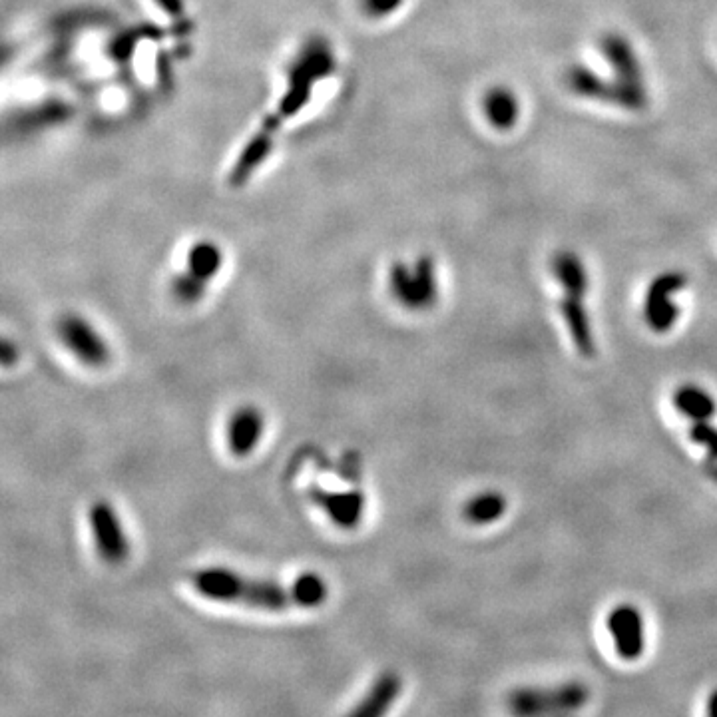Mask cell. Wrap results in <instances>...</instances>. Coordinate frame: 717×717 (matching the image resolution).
I'll return each mask as SVG.
<instances>
[{"label":"cell","mask_w":717,"mask_h":717,"mask_svg":"<svg viewBox=\"0 0 717 717\" xmlns=\"http://www.w3.org/2000/svg\"><path fill=\"white\" fill-rule=\"evenodd\" d=\"M192 584L196 592L208 600L241 604L267 612L317 608L329 594L325 580L311 572L283 584L267 578H251L230 568L212 566L196 570L192 574Z\"/></svg>","instance_id":"cell-1"},{"label":"cell","mask_w":717,"mask_h":717,"mask_svg":"<svg viewBox=\"0 0 717 717\" xmlns=\"http://www.w3.org/2000/svg\"><path fill=\"white\" fill-rule=\"evenodd\" d=\"M333 70H335V54L329 42L319 36L311 38L293 60L289 68L287 88L281 100L277 102L275 112H271L263 120L261 128L271 134H277L281 122L297 116L301 108H305L307 102L311 100L313 86L323 78L331 76Z\"/></svg>","instance_id":"cell-2"},{"label":"cell","mask_w":717,"mask_h":717,"mask_svg":"<svg viewBox=\"0 0 717 717\" xmlns=\"http://www.w3.org/2000/svg\"><path fill=\"white\" fill-rule=\"evenodd\" d=\"M590 700L582 682H564L552 688H518L508 694L506 708L514 717H570Z\"/></svg>","instance_id":"cell-3"},{"label":"cell","mask_w":717,"mask_h":717,"mask_svg":"<svg viewBox=\"0 0 717 717\" xmlns=\"http://www.w3.org/2000/svg\"><path fill=\"white\" fill-rule=\"evenodd\" d=\"M566 86L580 98L598 100L604 104H612L630 112H640L648 106V90L644 88H628L620 82L606 80L594 70L574 64L566 70L564 76Z\"/></svg>","instance_id":"cell-4"},{"label":"cell","mask_w":717,"mask_h":717,"mask_svg":"<svg viewBox=\"0 0 717 717\" xmlns=\"http://www.w3.org/2000/svg\"><path fill=\"white\" fill-rule=\"evenodd\" d=\"M224 263L222 249L212 241H198L188 251L186 267L170 283V291L178 303L194 305L204 297L212 279L220 273Z\"/></svg>","instance_id":"cell-5"},{"label":"cell","mask_w":717,"mask_h":717,"mask_svg":"<svg viewBox=\"0 0 717 717\" xmlns=\"http://www.w3.org/2000/svg\"><path fill=\"white\" fill-rule=\"evenodd\" d=\"M56 335L62 345L84 365L100 369L110 363L112 351L106 339L92 327L86 317L74 311L62 313L56 321Z\"/></svg>","instance_id":"cell-6"},{"label":"cell","mask_w":717,"mask_h":717,"mask_svg":"<svg viewBox=\"0 0 717 717\" xmlns=\"http://www.w3.org/2000/svg\"><path fill=\"white\" fill-rule=\"evenodd\" d=\"M88 520L98 556L112 566L124 564L130 556V538L116 508L108 500H96L88 510Z\"/></svg>","instance_id":"cell-7"},{"label":"cell","mask_w":717,"mask_h":717,"mask_svg":"<svg viewBox=\"0 0 717 717\" xmlns=\"http://www.w3.org/2000/svg\"><path fill=\"white\" fill-rule=\"evenodd\" d=\"M686 283L688 277L680 271H666L650 283L644 303V317L656 333H666L676 325L680 309L672 297L674 293L682 291Z\"/></svg>","instance_id":"cell-8"},{"label":"cell","mask_w":717,"mask_h":717,"mask_svg":"<svg viewBox=\"0 0 717 717\" xmlns=\"http://www.w3.org/2000/svg\"><path fill=\"white\" fill-rule=\"evenodd\" d=\"M305 494L313 504L323 508L327 516L343 530H353L363 520L365 494L361 488H353L347 492H329L317 484H311Z\"/></svg>","instance_id":"cell-9"},{"label":"cell","mask_w":717,"mask_h":717,"mask_svg":"<svg viewBox=\"0 0 717 717\" xmlns=\"http://www.w3.org/2000/svg\"><path fill=\"white\" fill-rule=\"evenodd\" d=\"M608 630L614 638L616 652L622 660H638L646 646L644 634V616L632 604H622L614 608L608 616Z\"/></svg>","instance_id":"cell-10"},{"label":"cell","mask_w":717,"mask_h":717,"mask_svg":"<svg viewBox=\"0 0 717 717\" xmlns=\"http://www.w3.org/2000/svg\"><path fill=\"white\" fill-rule=\"evenodd\" d=\"M600 50H602V56L608 60L616 82H620L628 88H642V90L646 88L640 60L634 52V46L630 44V40L624 34H618V32L606 34L600 40Z\"/></svg>","instance_id":"cell-11"},{"label":"cell","mask_w":717,"mask_h":717,"mask_svg":"<svg viewBox=\"0 0 717 717\" xmlns=\"http://www.w3.org/2000/svg\"><path fill=\"white\" fill-rule=\"evenodd\" d=\"M265 419L253 405H243L228 423V449L239 459L251 455L263 435Z\"/></svg>","instance_id":"cell-12"},{"label":"cell","mask_w":717,"mask_h":717,"mask_svg":"<svg viewBox=\"0 0 717 717\" xmlns=\"http://www.w3.org/2000/svg\"><path fill=\"white\" fill-rule=\"evenodd\" d=\"M403 692V680L397 672H383L359 700V704L345 717H387L393 704Z\"/></svg>","instance_id":"cell-13"},{"label":"cell","mask_w":717,"mask_h":717,"mask_svg":"<svg viewBox=\"0 0 717 717\" xmlns=\"http://www.w3.org/2000/svg\"><path fill=\"white\" fill-rule=\"evenodd\" d=\"M560 311H562V317L566 321V327L570 331L572 343L576 345L578 353L582 357H594L596 341H594V331H592L588 311L582 305V297L566 293L560 299Z\"/></svg>","instance_id":"cell-14"},{"label":"cell","mask_w":717,"mask_h":717,"mask_svg":"<svg viewBox=\"0 0 717 717\" xmlns=\"http://www.w3.org/2000/svg\"><path fill=\"white\" fill-rule=\"evenodd\" d=\"M482 110L488 124L500 132L512 130L520 118V102L516 94L506 86H494L486 90Z\"/></svg>","instance_id":"cell-15"},{"label":"cell","mask_w":717,"mask_h":717,"mask_svg":"<svg viewBox=\"0 0 717 717\" xmlns=\"http://www.w3.org/2000/svg\"><path fill=\"white\" fill-rule=\"evenodd\" d=\"M273 138L275 134L259 128V132H255L249 142L245 144V148L241 150L232 172H230V184L232 186H243L249 182V178L253 176V172L265 162V158L269 156L271 148H273Z\"/></svg>","instance_id":"cell-16"},{"label":"cell","mask_w":717,"mask_h":717,"mask_svg":"<svg viewBox=\"0 0 717 717\" xmlns=\"http://www.w3.org/2000/svg\"><path fill=\"white\" fill-rule=\"evenodd\" d=\"M552 271L568 295L584 297L588 291V273L574 251H558L552 259Z\"/></svg>","instance_id":"cell-17"},{"label":"cell","mask_w":717,"mask_h":717,"mask_svg":"<svg viewBox=\"0 0 717 717\" xmlns=\"http://www.w3.org/2000/svg\"><path fill=\"white\" fill-rule=\"evenodd\" d=\"M674 405L684 417L692 421H708L716 415L717 409L714 397L706 389L696 385L680 387L674 395Z\"/></svg>","instance_id":"cell-18"},{"label":"cell","mask_w":717,"mask_h":717,"mask_svg":"<svg viewBox=\"0 0 717 717\" xmlns=\"http://www.w3.org/2000/svg\"><path fill=\"white\" fill-rule=\"evenodd\" d=\"M413 279H415V299L417 311H425L433 307L439 299V281H437V265L431 255H421L413 263Z\"/></svg>","instance_id":"cell-19"},{"label":"cell","mask_w":717,"mask_h":717,"mask_svg":"<svg viewBox=\"0 0 717 717\" xmlns=\"http://www.w3.org/2000/svg\"><path fill=\"white\" fill-rule=\"evenodd\" d=\"M504 512H506V498L496 490L480 492L463 506L465 520L478 526L496 522Z\"/></svg>","instance_id":"cell-20"},{"label":"cell","mask_w":717,"mask_h":717,"mask_svg":"<svg viewBox=\"0 0 717 717\" xmlns=\"http://www.w3.org/2000/svg\"><path fill=\"white\" fill-rule=\"evenodd\" d=\"M389 289L391 295L399 305L405 309L417 311V299H415V279H413V267H409L403 261H395L389 269Z\"/></svg>","instance_id":"cell-21"},{"label":"cell","mask_w":717,"mask_h":717,"mask_svg":"<svg viewBox=\"0 0 717 717\" xmlns=\"http://www.w3.org/2000/svg\"><path fill=\"white\" fill-rule=\"evenodd\" d=\"M690 439L708 451V461H717V429L708 421H694Z\"/></svg>","instance_id":"cell-22"},{"label":"cell","mask_w":717,"mask_h":717,"mask_svg":"<svg viewBox=\"0 0 717 717\" xmlns=\"http://www.w3.org/2000/svg\"><path fill=\"white\" fill-rule=\"evenodd\" d=\"M405 0H361V8L371 18H387L403 6Z\"/></svg>","instance_id":"cell-23"},{"label":"cell","mask_w":717,"mask_h":717,"mask_svg":"<svg viewBox=\"0 0 717 717\" xmlns=\"http://www.w3.org/2000/svg\"><path fill=\"white\" fill-rule=\"evenodd\" d=\"M156 4L174 18H180L184 14V2L182 0H156Z\"/></svg>","instance_id":"cell-24"},{"label":"cell","mask_w":717,"mask_h":717,"mask_svg":"<svg viewBox=\"0 0 717 717\" xmlns=\"http://www.w3.org/2000/svg\"><path fill=\"white\" fill-rule=\"evenodd\" d=\"M0 359H2V365H4V367H10V365L18 359V349L12 345L10 339H4V341H2Z\"/></svg>","instance_id":"cell-25"},{"label":"cell","mask_w":717,"mask_h":717,"mask_svg":"<svg viewBox=\"0 0 717 717\" xmlns=\"http://www.w3.org/2000/svg\"><path fill=\"white\" fill-rule=\"evenodd\" d=\"M706 716L717 717V690L712 692V696L708 698V710H706Z\"/></svg>","instance_id":"cell-26"},{"label":"cell","mask_w":717,"mask_h":717,"mask_svg":"<svg viewBox=\"0 0 717 717\" xmlns=\"http://www.w3.org/2000/svg\"><path fill=\"white\" fill-rule=\"evenodd\" d=\"M706 473H708V477L712 478L714 482H717V461H708Z\"/></svg>","instance_id":"cell-27"}]
</instances>
